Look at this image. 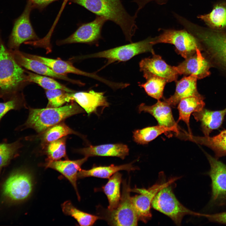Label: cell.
<instances>
[{
    "label": "cell",
    "instance_id": "8992f818",
    "mask_svg": "<svg viewBox=\"0 0 226 226\" xmlns=\"http://www.w3.org/2000/svg\"><path fill=\"white\" fill-rule=\"evenodd\" d=\"M131 189L130 183L126 180L123 181L122 193L118 205L111 211L107 209L103 211L104 213L100 218L111 225H137L138 220L132 201Z\"/></svg>",
    "mask_w": 226,
    "mask_h": 226
},
{
    "label": "cell",
    "instance_id": "ffe728a7",
    "mask_svg": "<svg viewBox=\"0 0 226 226\" xmlns=\"http://www.w3.org/2000/svg\"><path fill=\"white\" fill-rule=\"evenodd\" d=\"M139 113L142 111L152 115L157 121L159 125L178 129L172 115L171 106L164 100H158L154 105L148 106L144 103L138 107Z\"/></svg>",
    "mask_w": 226,
    "mask_h": 226
},
{
    "label": "cell",
    "instance_id": "30bf717a",
    "mask_svg": "<svg viewBox=\"0 0 226 226\" xmlns=\"http://www.w3.org/2000/svg\"><path fill=\"white\" fill-rule=\"evenodd\" d=\"M33 188L31 176L24 171H17L6 180L2 187L3 196L12 202L23 201L30 195Z\"/></svg>",
    "mask_w": 226,
    "mask_h": 226
},
{
    "label": "cell",
    "instance_id": "9c48e42d",
    "mask_svg": "<svg viewBox=\"0 0 226 226\" xmlns=\"http://www.w3.org/2000/svg\"><path fill=\"white\" fill-rule=\"evenodd\" d=\"M159 43L174 45L177 52L185 59L193 55L197 48H201L198 40L186 30H163V32L153 38L151 41L153 45Z\"/></svg>",
    "mask_w": 226,
    "mask_h": 226
},
{
    "label": "cell",
    "instance_id": "e0dca14e",
    "mask_svg": "<svg viewBox=\"0 0 226 226\" xmlns=\"http://www.w3.org/2000/svg\"><path fill=\"white\" fill-rule=\"evenodd\" d=\"M13 56L18 64L28 70L36 74L55 78L64 80L80 85L83 83L80 81L71 79L66 75L57 74L45 64L38 60L29 58L24 53L16 51L13 53Z\"/></svg>",
    "mask_w": 226,
    "mask_h": 226
},
{
    "label": "cell",
    "instance_id": "7402d4cb",
    "mask_svg": "<svg viewBox=\"0 0 226 226\" xmlns=\"http://www.w3.org/2000/svg\"><path fill=\"white\" fill-rule=\"evenodd\" d=\"M85 157L112 156L124 159L129 154L128 146L121 143L109 144L97 146L90 145L78 150Z\"/></svg>",
    "mask_w": 226,
    "mask_h": 226
},
{
    "label": "cell",
    "instance_id": "f546056e",
    "mask_svg": "<svg viewBox=\"0 0 226 226\" xmlns=\"http://www.w3.org/2000/svg\"><path fill=\"white\" fill-rule=\"evenodd\" d=\"M63 213L75 218L81 226H92L100 216L93 215L81 211L75 207L71 201L65 202L61 206Z\"/></svg>",
    "mask_w": 226,
    "mask_h": 226
},
{
    "label": "cell",
    "instance_id": "d6986e66",
    "mask_svg": "<svg viewBox=\"0 0 226 226\" xmlns=\"http://www.w3.org/2000/svg\"><path fill=\"white\" fill-rule=\"evenodd\" d=\"M88 157L75 160H55L47 161L45 164L46 168L53 169L62 174L72 184L78 196L80 199L77 190V180L78 172L81 169L82 165L87 160Z\"/></svg>",
    "mask_w": 226,
    "mask_h": 226
},
{
    "label": "cell",
    "instance_id": "74e56055",
    "mask_svg": "<svg viewBox=\"0 0 226 226\" xmlns=\"http://www.w3.org/2000/svg\"><path fill=\"white\" fill-rule=\"evenodd\" d=\"M202 214V217L207 218L210 221L226 224V212L213 214Z\"/></svg>",
    "mask_w": 226,
    "mask_h": 226
},
{
    "label": "cell",
    "instance_id": "836d02e7",
    "mask_svg": "<svg viewBox=\"0 0 226 226\" xmlns=\"http://www.w3.org/2000/svg\"><path fill=\"white\" fill-rule=\"evenodd\" d=\"M71 134L76 133L64 123H60L46 130L42 138L45 142L48 143Z\"/></svg>",
    "mask_w": 226,
    "mask_h": 226
},
{
    "label": "cell",
    "instance_id": "277c9868",
    "mask_svg": "<svg viewBox=\"0 0 226 226\" xmlns=\"http://www.w3.org/2000/svg\"><path fill=\"white\" fill-rule=\"evenodd\" d=\"M173 183L163 187L157 193L152 201V207L169 217L177 225H180L186 215L201 217V213L190 210L178 200L174 193Z\"/></svg>",
    "mask_w": 226,
    "mask_h": 226
},
{
    "label": "cell",
    "instance_id": "e575fe53",
    "mask_svg": "<svg viewBox=\"0 0 226 226\" xmlns=\"http://www.w3.org/2000/svg\"><path fill=\"white\" fill-rule=\"evenodd\" d=\"M48 161L59 160L66 156V138L63 137L48 143L46 150Z\"/></svg>",
    "mask_w": 226,
    "mask_h": 226
},
{
    "label": "cell",
    "instance_id": "5bb4252c",
    "mask_svg": "<svg viewBox=\"0 0 226 226\" xmlns=\"http://www.w3.org/2000/svg\"><path fill=\"white\" fill-rule=\"evenodd\" d=\"M206 154L210 166L208 174L212 180V199L223 200L226 199V165L218 159Z\"/></svg>",
    "mask_w": 226,
    "mask_h": 226
},
{
    "label": "cell",
    "instance_id": "3957f363",
    "mask_svg": "<svg viewBox=\"0 0 226 226\" xmlns=\"http://www.w3.org/2000/svg\"><path fill=\"white\" fill-rule=\"evenodd\" d=\"M181 24L203 43L213 58L226 68V33L204 29L186 19Z\"/></svg>",
    "mask_w": 226,
    "mask_h": 226
},
{
    "label": "cell",
    "instance_id": "1f68e13d",
    "mask_svg": "<svg viewBox=\"0 0 226 226\" xmlns=\"http://www.w3.org/2000/svg\"><path fill=\"white\" fill-rule=\"evenodd\" d=\"M147 82L139 85L144 88L149 96L158 100L163 97L164 89L166 81L164 79L153 76L147 79Z\"/></svg>",
    "mask_w": 226,
    "mask_h": 226
},
{
    "label": "cell",
    "instance_id": "83f0119b",
    "mask_svg": "<svg viewBox=\"0 0 226 226\" xmlns=\"http://www.w3.org/2000/svg\"><path fill=\"white\" fill-rule=\"evenodd\" d=\"M122 175L117 172L109 178L107 183L102 187L103 191L106 196L109 205L107 209L111 211L116 208L121 198L120 185Z\"/></svg>",
    "mask_w": 226,
    "mask_h": 226
},
{
    "label": "cell",
    "instance_id": "d6a6232c",
    "mask_svg": "<svg viewBox=\"0 0 226 226\" xmlns=\"http://www.w3.org/2000/svg\"><path fill=\"white\" fill-rule=\"evenodd\" d=\"M21 146L19 141L12 143H0V175L2 169L17 155Z\"/></svg>",
    "mask_w": 226,
    "mask_h": 226
},
{
    "label": "cell",
    "instance_id": "8fae6325",
    "mask_svg": "<svg viewBox=\"0 0 226 226\" xmlns=\"http://www.w3.org/2000/svg\"><path fill=\"white\" fill-rule=\"evenodd\" d=\"M33 9L32 3L28 0L23 12L14 22L8 41L10 48H17L25 41L39 40L30 19V13Z\"/></svg>",
    "mask_w": 226,
    "mask_h": 226
},
{
    "label": "cell",
    "instance_id": "ba28073f",
    "mask_svg": "<svg viewBox=\"0 0 226 226\" xmlns=\"http://www.w3.org/2000/svg\"><path fill=\"white\" fill-rule=\"evenodd\" d=\"M153 38H148L138 42L132 43L107 50L84 56L81 58H101L107 60L106 65L115 62H125L140 54L154 53L151 43Z\"/></svg>",
    "mask_w": 226,
    "mask_h": 226
},
{
    "label": "cell",
    "instance_id": "8d00e7d4",
    "mask_svg": "<svg viewBox=\"0 0 226 226\" xmlns=\"http://www.w3.org/2000/svg\"><path fill=\"white\" fill-rule=\"evenodd\" d=\"M21 103L17 98H14L4 102H0V121L9 111L20 108Z\"/></svg>",
    "mask_w": 226,
    "mask_h": 226
},
{
    "label": "cell",
    "instance_id": "603a6c76",
    "mask_svg": "<svg viewBox=\"0 0 226 226\" xmlns=\"http://www.w3.org/2000/svg\"><path fill=\"white\" fill-rule=\"evenodd\" d=\"M197 78L193 75L185 76L176 81L175 90L174 94L164 100L171 106H175L182 99L191 96L200 95L197 89Z\"/></svg>",
    "mask_w": 226,
    "mask_h": 226
},
{
    "label": "cell",
    "instance_id": "7a4b0ae2",
    "mask_svg": "<svg viewBox=\"0 0 226 226\" xmlns=\"http://www.w3.org/2000/svg\"><path fill=\"white\" fill-rule=\"evenodd\" d=\"M83 112V109L75 103L57 108H30L24 126L32 128L39 133L44 132L66 118Z\"/></svg>",
    "mask_w": 226,
    "mask_h": 226
},
{
    "label": "cell",
    "instance_id": "2e32d148",
    "mask_svg": "<svg viewBox=\"0 0 226 226\" xmlns=\"http://www.w3.org/2000/svg\"><path fill=\"white\" fill-rule=\"evenodd\" d=\"M200 51V49L197 48L194 54L175 66L179 75H193L197 79L209 75V63L202 55Z\"/></svg>",
    "mask_w": 226,
    "mask_h": 226
},
{
    "label": "cell",
    "instance_id": "4316f807",
    "mask_svg": "<svg viewBox=\"0 0 226 226\" xmlns=\"http://www.w3.org/2000/svg\"><path fill=\"white\" fill-rule=\"evenodd\" d=\"M170 131L175 132L176 136L180 133L178 129L159 125L135 130L133 132V139L138 144H146L162 134Z\"/></svg>",
    "mask_w": 226,
    "mask_h": 226
},
{
    "label": "cell",
    "instance_id": "ab89813d",
    "mask_svg": "<svg viewBox=\"0 0 226 226\" xmlns=\"http://www.w3.org/2000/svg\"><path fill=\"white\" fill-rule=\"evenodd\" d=\"M167 0H133L132 2L136 3L138 6V8L135 14L137 15L139 11L143 8L147 4L150 2L154 1L158 4H162L165 3Z\"/></svg>",
    "mask_w": 226,
    "mask_h": 226
},
{
    "label": "cell",
    "instance_id": "44dd1931",
    "mask_svg": "<svg viewBox=\"0 0 226 226\" xmlns=\"http://www.w3.org/2000/svg\"><path fill=\"white\" fill-rule=\"evenodd\" d=\"M226 114V108L223 110L215 111L204 108L192 114L195 120L200 122L202 131L206 137L209 136L213 130L221 126Z\"/></svg>",
    "mask_w": 226,
    "mask_h": 226
},
{
    "label": "cell",
    "instance_id": "d4e9b609",
    "mask_svg": "<svg viewBox=\"0 0 226 226\" xmlns=\"http://www.w3.org/2000/svg\"><path fill=\"white\" fill-rule=\"evenodd\" d=\"M188 139L211 148L217 159L226 156V130L221 131L219 134L212 137H196L190 135Z\"/></svg>",
    "mask_w": 226,
    "mask_h": 226
},
{
    "label": "cell",
    "instance_id": "7c38bea8",
    "mask_svg": "<svg viewBox=\"0 0 226 226\" xmlns=\"http://www.w3.org/2000/svg\"><path fill=\"white\" fill-rule=\"evenodd\" d=\"M107 21L104 17L96 15L93 20L81 24L72 35L65 39L58 41L57 44L60 45L74 43H97L102 38V29Z\"/></svg>",
    "mask_w": 226,
    "mask_h": 226
},
{
    "label": "cell",
    "instance_id": "4fadbf2b",
    "mask_svg": "<svg viewBox=\"0 0 226 226\" xmlns=\"http://www.w3.org/2000/svg\"><path fill=\"white\" fill-rule=\"evenodd\" d=\"M153 54L151 58H146L140 62V70L147 79L156 76L164 79L167 83L176 81L179 75L175 66L168 64L159 55Z\"/></svg>",
    "mask_w": 226,
    "mask_h": 226
},
{
    "label": "cell",
    "instance_id": "484cf974",
    "mask_svg": "<svg viewBox=\"0 0 226 226\" xmlns=\"http://www.w3.org/2000/svg\"><path fill=\"white\" fill-rule=\"evenodd\" d=\"M138 169L134 167L132 163L120 165L112 164L108 166H95L89 170L81 169L78 173V178L88 177H94L105 179H109L113 175L121 170L128 172Z\"/></svg>",
    "mask_w": 226,
    "mask_h": 226
},
{
    "label": "cell",
    "instance_id": "6da1fadb",
    "mask_svg": "<svg viewBox=\"0 0 226 226\" xmlns=\"http://www.w3.org/2000/svg\"><path fill=\"white\" fill-rule=\"evenodd\" d=\"M96 14L106 18L118 25L126 40L131 42L137 27V16H131L126 11L121 0H69Z\"/></svg>",
    "mask_w": 226,
    "mask_h": 226
},
{
    "label": "cell",
    "instance_id": "f1b7e54d",
    "mask_svg": "<svg viewBox=\"0 0 226 226\" xmlns=\"http://www.w3.org/2000/svg\"><path fill=\"white\" fill-rule=\"evenodd\" d=\"M198 18L213 30L223 29L226 27V5H217L209 13L199 15Z\"/></svg>",
    "mask_w": 226,
    "mask_h": 226
},
{
    "label": "cell",
    "instance_id": "9a60e30c",
    "mask_svg": "<svg viewBox=\"0 0 226 226\" xmlns=\"http://www.w3.org/2000/svg\"><path fill=\"white\" fill-rule=\"evenodd\" d=\"M24 54L29 58L38 60L45 64L57 74L66 75L67 73H73L91 78L104 83L110 87L114 85V82L106 80L94 73H87L75 67L69 62L61 59L49 58L36 55L25 53Z\"/></svg>",
    "mask_w": 226,
    "mask_h": 226
},
{
    "label": "cell",
    "instance_id": "cb8c5ba5",
    "mask_svg": "<svg viewBox=\"0 0 226 226\" xmlns=\"http://www.w3.org/2000/svg\"><path fill=\"white\" fill-rule=\"evenodd\" d=\"M204 98L201 95L191 96L182 99L179 103L177 109L179 110V117L177 121H184L187 125L191 134L189 126L190 116L192 113L202 110L205 105Z\"/></svg>",
    "mask_w": 226,
    "mask_h": 226
},
{
    "label": "cell",
    "instance_id": "f35d334b",
    "mask_svg": "<svg viewBox=\"0 0 226 226\" xmlns=\"http://www.w3.org/2000/svg\"><path fill=\"white\" fill-rule=\"evenodd\" d=\"M32 3L34 8L41 10L51 3L59 0H29Z\"/></svg>",
    "mask_w": 226,
    "mask_h": 226
},
{
    "label": "cell",
    "instance_id": "4dcf8cb0",
    "mask_svg": "<svg viewBox=\"0 0 226 226\" xmlns=\"http://www.w3.org/2000/svg\"><path fill=\"white\" fill-rule=\"evenodd\" d=\"M26 73L25 81L37 83L46 90L60 89L68 93L74 92L51 78L28 72Z\"/></svg>",
    "mask_w": 226,
    "mask_h": 226
},
{
    "label": "cell",
    "instance_id": "52a82bcc",
    "mask_svg": "<svg viewBox=\"0 0 226 226\" xmlns=\"http://www.w3.org/2000/svg\"><path fill=\"white\" fill-rule=\"evenodd\" d=\"M159 180L148 189L135 188L131 189V191L139 193L131 197L132 203L136 212L138 220L146 223L151 219V203L157 193L162 188L173 183L179 177H174L166 180L163 173L159 175Z\"/></svg>",
    "mask_w": 226,
    "mask_h": 226
},
{
    "label": "cell",
    "instance_id": "d590c367",
    "mask_svg": "<svg viewBox=\"0 0 226 226\" xmlns=\"http://www.w3.org/2000/svg\"><path fill=\"white\" fill-rule=\"evenodd\" d=\"M69 93L60 89L46 90V94L48 101L47 107H59L70 102Z\"/></svg>",
    "mask_w": 226,
    "mask_h": 226
},
{
    "label": "cell",
    "instance_id": "5b68a950",
    "mask_svg": "<svg viewBox=\"0 0 226 226\" xmlns=\"http://www.w3.org/2000/svg\"><path fill=\"white\" fill-rule=\"evenodd\" d=\"M24 71L5 48L0 36V91L3 94L15 89L25 81Z\"/></svg>",
    "mask_w": 226,
    "mask_h": 226
},
{
    "label": "cell",
    "instance_id": "ac0fdd59",
    "mask_svg": "<svg viewBox=\"0 0 226 226\" xmlns=\"http://www.w3.org/2000/svg\"><path fill=\"white\" fill-rule=\"evenodd\" d=\"M104 94L91 90L89 92L70 93L69 98L70 101H75L89 116L92 113L96 114L99 107L104 108L109 106V104Z\"/></svg>",
    "mask_w": 226,
    "mask_h": 226
}]
</instances>
